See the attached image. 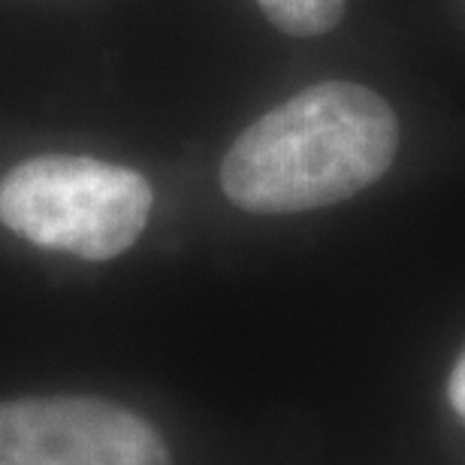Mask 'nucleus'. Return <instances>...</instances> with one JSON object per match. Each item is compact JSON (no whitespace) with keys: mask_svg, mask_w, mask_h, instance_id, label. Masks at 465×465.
<instances>
[{"mask_svg":"<svg viewBox=\"0 0 465 465\" xmlns=\"http://www.w3.org/2000/svg\"><path fill=\"white\" fill-rule=\"evenodd\" d=\"M0 465H170L145 417L88 396L0 402Z\"/></svg>","mask_w":465,"mask_h":465,"instance_id":"obj_3","label":"nucleus"},{"mask_svg":"<svg viewBox=\"0 0 465 465\" xmlns=\"http://www.w3.org/2000/svg\"><path fill=\"white\" fill-rule=\"evenodd\" d=\"M269 22L291 36L327 34L345 13V0H257Z\"/></svg>","mask_w":465,"mask_h":465,"instance_id":"obj_4","label":"nucleus"},{"mask_svg":"<svg viewBox=\"0 0 465 465\" xmlns=\"http://www.w3.org/2000/svg\"><path fill=\"white\" fill-rule=\"evenodd\" d=\"M154 193L136 170L79 154H40L0 179V224L40 248L113 260L148 224Z\"/></svg>","mask_w":465,"mask_h":465,"instance_id":"obj_2","label":"nucleus"},{"mask_svg":"<svg viewBox=\"0 0 465 465\" xmlns=\"http://www.w3.org/2000/svg\"><path fill=\"white\" fill-rule=\"evenodd\" d=\"M448 396H450L453 411H457L465 420V353H462V360L457 362V369H453V375H450Z\"/></svg>","mask_w":465,"mask_h":465,"instance_id":"obj_5","label":"nucleus"},{"mask_svg":"<svg viewBox=\"0 0 465 465\" xmlns=\"http://www.w3.org/2000/svg\"><path fill=\"white\" fill-rule=\"evenodd\" d=\"M396 113L353 82L305 88L257 118L221 163V188L254 215L323 209L366 191L390 170Z\"/></svg>","mask_w":465,"mask_h":465,"instance_id":"obj_1","label":"nucleus"}]
</instances>
